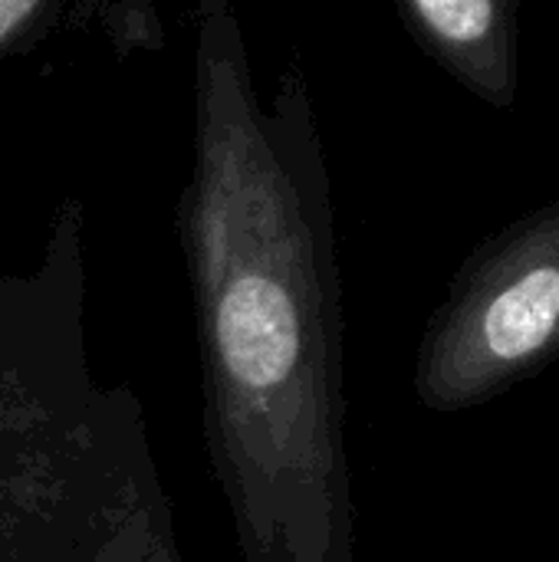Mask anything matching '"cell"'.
<instances>
[{
  "mask_svg": "<svg viewBox=\"0 0 559 562\" xmlns=\"http://www.w3.org/2000/svg\"><path fill=\"white\" fill-rule=\"evenodd\" d=\"M181 231L201 303L221 461L254 562H310L329 448V198L303 63L264 102L231 0L194 3V158Z\"/></svg>",
  "mask_w": 559,
  "mask_h": 562,
  "instance_id": "1",
  "label": "cell"
},
{
  "mask_svg": "<svg viewBox=\"0 0 559 562\" xmlns=\"http://www.w3.org/2000/svg\"><path fill=\"white\" fill-rule=\"evenodd\" d=\"M559 323V263H534L514 277L484 313V339L501 359L540 349Z\"/></svg>",
  "mask_w": 559,
  "mask_h": 562,
  "instance_id": "4",
  "label": "cell"
},
{
  "mask_svg": "<svg viewBox=\"0 0 559 562\" xmlns=\"http://www.w3.org/2000/svg\"><path fill=\"white\" fill-rule=\"evenodd\" d=\"M405 26L458 82L497 109L517 99L514 10L521 0H395Z\"/></svg>",
  "mask_w": 559,
  "mask_h": 562,
  "instance_id": "2",
  "label": "cell"
},
{
  "mask_svg": "<svg viewBox=\"0 0 559 562\" xmlns=\"http://www.w3.org/2000/svg\"><path fill=\"white\" fill-rule=\"evenodd\" d=\"M69 33L99 36L122 56L165 43L158 0H0V63Z\"/></svg>",
  "mask_w": 559,
  "mask_h": 562,
  "instance_id": "3",
  "label": "cell"
}]
</instances>
